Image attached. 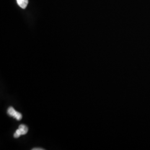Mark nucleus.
<instances>
[{"label":"nucleus","mask_w":150,"mask_h":150,"mask_svg":"<svg viewBox=\"0 0 150 150\" xmlns=\"http://www.w3.org/2000/svg\"><path fill=\"white\" fill-rule=\"evenodd\" d=\"M28 127L25 125H20L18 129H17L13 134V137L15 139L18 138L21 135H25L28 132Z\"/></svg>","instance_id":"obj_1"},{"label":"nucleus","mask_w":150,"mask_h":150,"mask_svg":"<svg viewBox=\"0 0 150 150\" xmlns=\"http://www.w3.org/2000/svg\"><path fill=\"white\" fill-rule=\"evenodd\" d=\"M7 114L12 117L13 118L16 119L17 121H20L22 118V116L21 113L18 112L16 111V110L12 107H9L7 110Z\"/></svg>","instance_id":"obj_2"},{"label":"nucleus","mask_w":150,"mask_h":150,"mask_svg":"<svg viewBox=\"0 0 150 150\" xmlns=\"http://www.w3.org/2000/svg\"><path fill=\"white\" fill-rule=\"evenodd\" d=\"M18 5L22 8H25L28 5V0H16Z\"/></svg>","instance_id":"obj_3"},{"label":"nucleus","mask_w":150,"mask_h":150,"mask_svg":"<svg viewBox=\"0 0 150 150\" xmlns=\"http://www.w3.org/2000/svg\"><path fill=\"white\" fill-rule=\"evenodd\" d=\"M44 149H42V148H34V149H33L32 150H43Z\"/></svg>","instance_id":"obj_4"}]
</instances>
